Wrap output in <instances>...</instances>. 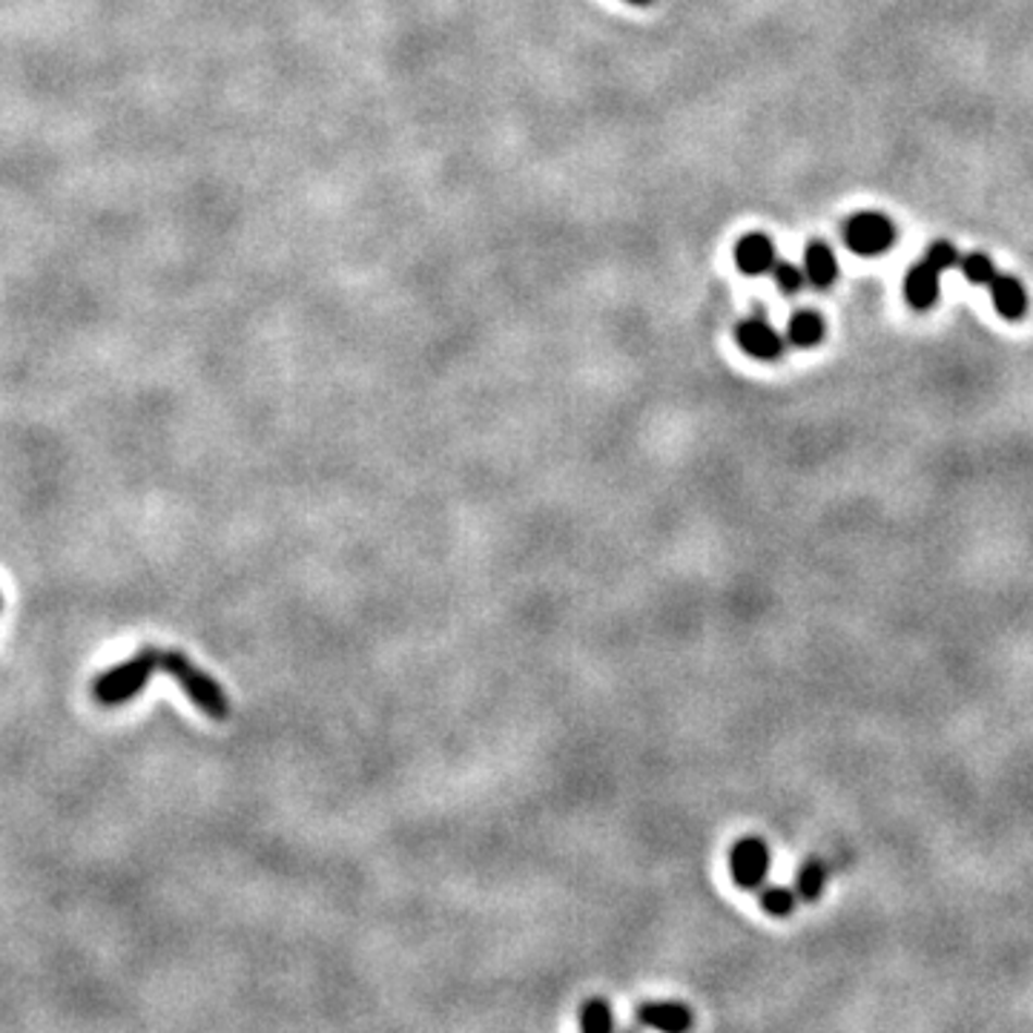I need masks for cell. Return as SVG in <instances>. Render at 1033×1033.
<instances>
[{
  "instance_id": "cell-11",
  "label": "cell",
  "mask_w": 1033,
  "mask_h": 1033,
  "mask_svg": "<svg viewBox=\"0 0 1033 1033\" xmlns=\"http://www.w3.org/2000/svg\"><path fill=\"white\" fill-rule=\"evenodd\" d=\"M829 882L827 864L821 859H807L801 861V868L796 873V893L798 901H804V905H815V901L824 896Z\"/></svg>"
},
{
  "instance_id": "cell-9",
  "label": "cell",
  "mask_w": 1033,
  "mask_h": 1033,
  "mask_svg": "<svg viewBox=\"0 0 1033 1033\" xmlns=\"http://www.w3.org/2000/svg\"><path fill=\"white\" fill-rule=\"evenodd\" d=\"M939 270L931 268L927 261L910 268L908 279H905V296H908L910 308L927 310L939 299Z\"/></svg>"
},
{
  "instance_id": "cell-5",
  "label": "cell",
  "mask_w": 1033,
  "mask_h": 1033,
  "mask_svg": "<svg viewBox=\"0 0 1033 1033\" xmlns=\"http://www.w3.org/2000/svg\"><path fill=\"white\" fill-rule=\"evenodd\" d=\"M735 342H738L743 354L758 359V362H775V359H782L784 356L782 333L775 331L766 319H758V316L743 319V322L735 328Z\"/></svg>"
},
{
  "instance_id": "cell-6",
  "label": "cell",
  "mask_w": 1033,
  "mask_h": 1033,
  "mask_svg": "<svg viewBox=\"0 0 1033 1033\" xmlns=\"http://www.w3.org/2000/svg\"><path fill=\"white\" fill-rule=\"evenodd\" d=\"M638 1025L663 1033H684L694 1025V1013L684 1003H643L635 1010Z\"/></svg>"
},
{
  "instance_id": "cell-12",
  "label": "cell",
  "mask_w": 1033,
  "mask_h": 1033,
  "mask_svg": "<svg viewBox=\"0 0 1033 1033\" xmlns=\"http://www.w3.org/2000/svg\"><path fill=\"white\" fill-rule=\"evenodd\" d=\"M824 333H827V328H824V319H821L815 310H798V313L789 319L787 336L796 347H804V351H807V347L821 345Z\"/></svg>"
},
{
  "instance_id": "cell-16",
  "label": "cell",
  "mask_w": 1033,
  "mask_h": 1033,
  "mask_svg": "<svg viewBox=\"0 0 1033 1033\" xmlns=\"http://www.w3.org/2000/svg\"><path fill=\"white\" fill-rule=\"evenodd\" d=\"M773 279H775V284H778V291H782V293H798L807 282L804 268H796L792 261H775Z\"/></svg>"
},
{
  "instance_id": "cell-17",
  "label": "cell",
  "mask_w": 1033,
  "mask_h": 1033,
  "mask_svg": "<svg viewBox=\"0 0 1033 1033\" xmlns=\"http://www.w3.org/2000/svg\"><path fill=\"white\" fill-rule=\"evenodd\" d=\"M924 261H927L931 268L939 270V273H945V270L959 265V250H956L950 242H933V245L927 247V253H924Z\"/></svg>"
},
{
  "instance_id": "cell-15",
  "label": "cell",
  "mask_w": 1033,
  "mask_h": 1033,
  "mask_svg": "<svg viewBox=\"0 0 1033 1033\" xmlns=\"http://www.w3.org/2000/svg\"><path fill=\"white\" fill-rule=\"evenodd\" d=\"M959 270H962V276L968 279V282L982 284V287H987L996 276L994 261L987 259L985 253H968L964 259H959Z\"/></svg>"
},
{
  "instance_id": "cell-7",
  "label": "cell",
  "mask_w": 1033,
  "mask_h": 1033,
  "mask_svg": "<svg viewBox=\"0 0 1033 1033\" xmlns=\"http://www.w3.org/2000/svg\"><path fill=\"white\" fill-rule=\"evenodd\" d=\"M775 245L773 238L764 233H750L735 245V265L747 276H764L775 265Z\"/></svg>"
},
{
  "instance_id": "cell-10",
  "label": "cell",
  "mask_w": 1033,
  "mask_h": 1033,
  "mask_svg": "<svg viewBox=\"0 0 1033 1033\" xmlns=\"http://www.w3.org/2000/svg\"><path fill=\"white\" fill-rule=\"evenodd\" d=\"M804 276L807 282L819 287V291H827L833 287L838 279V259L833 247L824 245V242H813V245L804 250Z\"/></svg>"
},
{
  "instance_id": "cell-13",
  "label": "cell",
  "mask_w": 1033,
  "mask_h": 1033,
  "mask_svg": "<svg viewBox=\"0 0 1033 1033\" xmlns=\"http://www.w3.org/2000/svg\"><path fill=\"white\" fill-rule=\"evenodd\" d=\"M758 899H761V910L766 915H773V919H789L798 908L796 887H782V884H773V887L764 884L758 890Z\"/></svg>"
},
{
  "instance_id": "cell-4",
  "label": "cell",
  "mask_w": 1033,
  "mask_h": 1033,
  "mask_svg": "<svg viewBox=\"0 0 1033 1033\" xmlns=\"http://www.w3.org/2000/svg\"><path fill=\"white\" fill-rule=\"evenodd\" d=\"M845 242L856 256H884L896 242L893 221L882 213H856L845 224Z\"/></svg>"
},
{
  "instance_id": "cell-14",
  "label": "cell",
  "mask_w": 1033,
  "mask_h": 1033,
  "mask_svg": "<svg viewBox=\"0 0 1033 1033\" xmlns=\"http://www.w3.org/2000/svg\"><path fill=\"white\" fill-rule=\"evenodd\" d=\"M577 1025H580V1031H586V1033L612 1031V1028H615V1013H612V1005H608L606 999L594 996V999L583 1003V1008H580V1019H577Z\"/></svg>"
},
{
  "instance_id": "cell-8",
  "label": "cell",
  "mask_w": 1033,
  "mask_h": 1033,
  "mask_svg": "<svg viewBox=\"0 0 1033 1033\" xmlns=\"http://www.w3.org/2000/svg\"><path fill=\"white\" fill-rule=\"evenodd\" d=\"M987 287H991V296H994V308L999 310L1005 319L1017 322V319H1022V316L1028 313V291L1017 276L996 273L994 282L987 284Z\"/></svg>"
},
{
  "instance_id": "cell-18",
  "label": "cell",
  "mask_w": 1033,
  "mask_h": 1033,
  "mask_svg": "<svg viewBox=\"0 0 1033 1033\" xmlns=\"http://www.w3.org/2000/svg\"><path fill=\"white\" fill-rule=\"evenodd\" d=\"M631 7H649V3H655V0H626Z\"/></svg>"
},
{
  "instance_id": "cell-1",
  "label": "cell",
  "mask_w": 1033,
  "mask_h": 1033,
  "mask_svg": "<svg viewBox=\"0 0 1033 1033\" xmlns=\"http://www.w3.org/2000/svg\"><path fill=\"white\" fill-rule=\"evenodd\" d=\"M158 672H167L170 678L182 687L189 701L196 703L198 710L205 712L207 718L227 721L230 718V701L224 689L219 687V680L210 678L207 672H201L196 663L189 661L179 649H161L158 657Z\"/></svg>"
},
{
  "instance_id": "cell-3",
  "label": "cell",
  "mask_w": 1033,
  "mask_h": 1033,
  "mask_svg": "<svg viewBox=\"0 0 1033 1033\" xmlns=\"http://www.w3.org/2000/svg\"><path fill=\"white\" fill-rule=\"evenodd\" d=\"M770 845L758 836H743L729 847V876L741 890L758 893L770 873Z\"/></svg>"
},
{
  "instance_id": "cell-2",
  "label": "cell",
  "mask_w": 1033,
  "mask_h": 1033,
  "mask_svg": "<svg viewBox=\"0 0 1033 1033\" xmlns=\"http://www.w3.org/2000/svg\"><path fill=\"white\" fill-rule=\"evenodd\" d=\"M158 657L161 649L144 647L138 649L130 661H124L115 669L98 675L93 684V692L98 703L103 706H121V703L133 701L135 694H142L147 687V680L152 678V672H158Z\"/></svg>"
}]
</instances>
